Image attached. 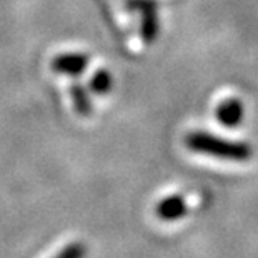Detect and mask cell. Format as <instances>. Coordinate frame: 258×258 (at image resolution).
<instances>
[{"label": "cell", "instance_id": "obj_1", "mask_svg": "<svg viewBox=\"0 0 258 258\" xmlns=\"http://www.w3.org/2000/svg\"><path fill=\"white\" fill-rule=\"evenodd\" d=\"M185 145L191 152L203 153V155L215 157L228 162H246L250 160L251 153H253L251 147L245 144V142L220 139V137L205 134V132H191V134H188L185 139Z\"/></svg>", "mask_w": 258, "mask_h": 258}, {"label": "cell", "instance_id": "obj_2", "mask_svg": "<svg viewBox=\"0 0 258 258\" xmlns=\"http://www.w3.org/2000/svg\"><path fill=\"white\" fill-rule=\"evenodd\" d=\"M87 62L89 58L84 53H60L55 58L52 60V69L55 70L57 74H63V75H70V77H77L79 74L84 72V69L87 67Z\"/></svg>", "mask_w": 258, "mask_h": 258}, {"label": "cell", "instance_id": "obj_3", "mask_svg": "<svg viewBox=\"0 0 258 258\" xmlns=\"http://www.w3.org/2000/svg\"><path fill=\"white\" fill-rule=\"evenodd\" d=\"M188 212V205L182 195L165 197L157 205V217L163 222H175L182 218Z\"/></svg>", "mask_w": 258, "mask_h": 258}, {"label": "cell", "instance_id": "obj_4", "mask_svg": "<svg viewBox=\"0 0 258 258\" xmlns=\"http://www.w3.org/2000/svg\"><path fill=\"white\" fill-rule=\"evenodd\" d=\"M217 120L225 127H237L243 120V105L238 98H227L217 107Z\"/></svg>", "mask_w": 258, "mask_h": 258}, {"label": "cell", "instance_id": "obj_5", "mask_svg": "<svg viewBox=\"0 0 258 258\" xmlns=\"http://www.w3.org/2000/svg\"><path fill=\"white\" fill-rule=\"evenodd\" d=\"M70 93H72V98H74V107L75 110L79 112L82 117H87L90 113L92 107H90V100H89V93L80 85H72L70 89Z\"/></svg>", "mask_w": 258, "mask_h": 258}, {"label": "cell", "instance_id": "obj_6", "mask_svg": "<svg viewBox=\"0 0 258 258\" xmlns=\"http://www.w3.org/2000/svg\"><path fill=\"white\" fill-rule=\"evenodd\" d=\"M112 84H113V80H112V77L110 74L107 72V70H98V72L92 77V80H90V87H92V90L98 93V95H103V93H108L112 90Z\"/></svg>", "mask_w": 258, "mask_h": 258}, {"label": "cell", "instance_id": "obj_7", "mask_svg": "<svg viewBox=\"0 0 258 258\" xmlns=\"http://www.w3.org/2000/svg\"><path fill=\"white\" fill-rule=\"evenodd\" d=\"M87 246L82 241H72L67 246H63L53 258H85Z\"/></svg>", "mask_w": 258, "mask_h": 258}]
</instances>
